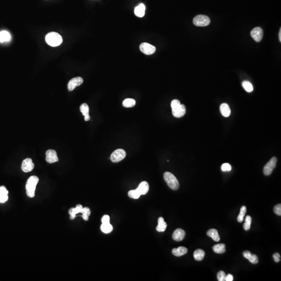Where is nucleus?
<instances>
[{"label":"nucleus","instance_id":"obj_20","mask_svg":"<svg viewBox=\"0 0 281 281\" xmlns=\"http://www.w3.org/2000/svg\"><path fill=\"white\" fill-rule=\"evenodd\" d=\"M8 192L5 186L0 187V203H4L8 200Z\"/></svg>","mask_w":281,"mask_h":281},{"label":"nucleus","instance_id":"obj_32","mask_svg":"<svg viewBox=\"0 0 281 281\" xmlns=\"http://www.w3.org/2000/svg\"><path fill=\"white\" fill-rule=\"evenodd\" d=\"M81 213L82 214V217L85 221H88L89 220V217L91 215V210L90 208L88 207H84L83 208Z\"/></svg>","mask_w":281,"mask_h":281},{"label":"nucleus","instance_id":"obj_6","mask_svg":"<svg viewBox=\"0 0 281 281\" xmlns=\"http://www.w3.org/2000/svg\"><path fill=\"white\" fill-rule=\"evenodd\" d=\"M126 153L123 149H117L115 150L110 156V159L113 162H118L125 157Z\"/></svg>","mask_w":281,"mask_h":281},{"label":"nucleus","instance_id":"obj_25","mask_svg":"<svg viewBox=\"0 0 281 281\" xmlns=\"http://www.w3.org/2000/svg\"><path fill=\"white\" fill-rule=\"evenodd\" d=\"M213 249L217 254H223L225 252V245L224 244H217L213 246Z\"/></svg>","mask_w":281,"mask_h":281},{"label":"nucleus","instance_id":"obj_37","mask_svg":"<svg viewBox=\"0 0 281 281\" xmlns=\"http://www.w3.org/2000/svg\"><path fill=\"white\" fill-rule=\"evenodd\" d=\"M101 222L102 223H110V218L108 215H104L101 218Z\"/></svg>","mask_w":281,"mask_h":281},{"label":"nucleus","instance_id":"obj_36","mask_svg":"<svg viewBox=\"0 0 281 281\" xmlns=\"http://www.w3.org/2000/svg\"><path fill=\"white\" fill-rule=\"evenodd\" d=\"M274 212L278 216H281V205L280 204L275 206L274 208Z\"/></svg>","mask_w":281,"mask_h":281},{"label":"nucleus","instance_id":"obj_9","mask_svg":"<svg viewBox=\"0 0 281 281\" xmlns=\"http://www.w3.org/2000/svg\"><path fill=\"white\" fill-rule=\"evenodd\" d=\"M83 82V79L80 77H77L72 78V79L69 81L67 87L69 91H71L74 90L77 86H80Z\"/></svg>","mask_w":281,"mask_h":281},{"label":"nucleus","instance_id":"obj_31","mask_svg":"<svg viewBox=\"0 0 281 281\" xmlns=\"http://www.w3.org/2000/svg\"><path fill=\"white\" fill-rule=\"evenodd\" d=\"M252 218L249 216H247L245 219V223L243 225V228L245 230L248 231L249 230L252 223Z\"/></svg>","mask_w":281,"mask_h":281},{"label":"nucleus","instance_id":"obj_11","mask_svg":"<svg viewBox=\"0 0 281 281\" xmlns=\"http://www.w3.org/2000/svg\"><path fill=\"white\" fill-rule=\"evenodd\" d=\"M46 161L50 164L57 162L59 161V158L57 156L56 152L53 150H47L46 152Z\"/></svg>","mask_w":281,"mask_h":281},{"label":"nucleus","instance_id":"obj_29","mask_svg":"<svg viewBox=\"0 0 281 281\" xmlns=\"http://www.w3.org/2000/svg\"><path fill=\"white\" fill-rule=\"evenodd\" d=\"M242 86H243L245 90L247 92H252L253 90V86L252 83L247 81H244L242 83Z\"/></svg>","mask_w":281,"mask_h":281},{"label":"nucleus","instance_id":"obj_23","mask_svg":"<svg viewBox=\"0 0 281 281\" xmlns=\"http://www.w3.org/2000/svg\"><path fill=\"white\" fill-rule=\"evenodd\" d=\"M220 111L224 117H228L230 115L231 109L229 106L226 103H223L221 105Z\"/></svg>","mask_w":281,"mask_h":281},{"label":"nucleus","instance_id":"obj_24","mask_svg":"<svg viewBox=\"0 0 281 281\" xmlns=\"http://www.w3.org/2000/svg\"><path fill=\"white\" fill-rule=\"evenodd\" d=\"M205 252L201 249H198L196 250L194 252L193 256L196 260L197 261H201L205 257Z\"/></svg>","mask_w":281,"mask_h":281},{"label":"nucleus","instance_id":"obj_5","mask_svg":"<svg viewBox=\"0 0 281 281\" xmlns=\"http://www.w3.org/2000/svg\"><path fill=\"white\" fill-rule=\"evenodd\" d=\"M210 20L208 16L204 15H199L194 17L193 23L198 27H205L209 25Z\"/></svg>","mask_w":281,"mask_h":281},{"label":"nucleus","instance_id":"obj_38","mask_svg":"<svg viewBox=\"0 0 281 281\" xmlns=\"http://www.w3.org/2000/svg\"><path fill=\"white\" fill-rule=\"evenodd\" d=\"M273 258L274 260L276 262H279L281 260V256L279 255V253H277V252L273 254Z\"/></svg>","mask_w":281,"mask_h":281},{"label":"nucleus","instance_id":"obj_40","mask_svg":"<svg viewBox=\"0 0 281 281\" xmlns=\"http://www.w3.org/2000/svg\"><path fill=\"white\" fill-rule=\"evenodd\" d=\"M279 41L281 42V29H280V30H279Z\"/></svg>","mask_w":281,"mask_h":281},{"label":"nucleus","instance_id":"obj_21","mask_svg":"<svg viewBox=\"0 0 281 281\" xmlns=\"http://www.w3.org/2000/svg\"><path fill=\"white\" fill-rule=\"evenodd\" d=\"M207 235L213 238V240L215 242H219L220 240V237L219 236L218 231L215 228H211L208 231L207 233Z\"/></svg>","mask_w":281,"mask_h":281},{"label":"nucleus","instance_id":"obj_2","mask_svg":"<svg viewBox=\"0 0 281 281\" xmlns=\"http://www.w3.org/2000/svg\"><path fill=\"white\" fill-rule=\"evenodd\" d=\"M38 182L39 178L37 176H31L28 179L26 185V189L27 195L28 197L30 198L35 197L36 186Z\"/></svg>","mask_w":281,"mask_h":281},{"label":"nucleus","instance_id":"obj_7","mask_svg":"<svg viewBox=\"0 0 281 281\" xmlns=\"http://www.w3.org/2000/svg\"><path fill=\"white\" fill-rule=\"evenodd\" d=\"M276 162L277 158L275 157H273L270 159L269 162L265 165L264 168V173L265 176H269L272 174L273 169L276 167Z\"/></svg>","mask_w":281,"mask_h":281},{"label":"nucleus","instance_id":"obj_13","mask_svg":"<svg viewBox=\"0 0 281 281\" xmlns=\"http://www.w3.org/2000/svg\"><path fill=\"white\" fill-rule=\"evenodd\" d=\"M186 236V232L181 228H177L174 231L172 238L174 240L180 242L183 240Z\"/></svg>","mask_w":281,"mask_h":281},{"label":"nucleus","instance_id":"obj_15","mask_svg":"<svg viewBox=\"0 0 281 281\" xmlns=\"http://www.w3.org/2000/svg\"><path fill=\"white\" fill-rule=\"evenodd\" d=\"M83 208V207L81 205H77L75 208H71L69 210V214L70 216V219H71V220L74 219L77 214L79 213H81Z\"/></svg>","mask_w":281,"mask_h":281},{"label":"nucleus","instance_id":"obj_33","mask_svg":"<svg viewBox=\"0 0 281 281\" xmlns=\"http://www.w3.org/2000/svg\"><path fill=\"white\" fill-rule=\"evenodd\" d=\"M128 195L129 197L133 199H138L140 197V194L139 193L137 189H133L131 190L128 192Z\"/></svg>","mask_w":281,"mask_h":281},{"label":"nucleus","instance_id":"obj_4","mask_svg":"<svg viewBox=\"0 0 281 281\" xmlns=\"http://www.w3.org/2000/svg\"><path fill=\"white\" fill-rule=\"evenodd\" d=\"M164 178L168 186L173 190H177L179 188V183L176 177L169 172H166Z\"/></svg>","mask_w":281,"mask_h":281},{"label":"nucleus","instance_id":"obj_1","mask_svg":"<svg viewBox=\"0 0 281 281\" xmlns=\"http://www.w3.org/2000/svg\"><path fill=\"white\" fill-rule=\"evenodd\" d=\"M172 114L176 118L183 117L186 113V108L184 105H182L178 100H174L171 103Z\"/></svg>","mask_w":281,"mask_h":281},{"label":"nucleus","instance_id":"obj_3","mask_svg":"<svg viewBox=\"0 0 281 281\" xmlns=\"http://www.w3.org/2000/svg\"><path fill=\"white\" fill-rule=\"evenodd\" d=\"M47 43L51 47H57L62 43V39L59 33L54 32L48 33L45 37Z\"/></svg>","mask_w":281,"mask_h":281},{"label":"nucleus","instance_id":"obj_18","mask_svg":"<svg viewBox=\"0 0 281 281\" xmlns=\"http://www.w3.org/2000/svg\"><path fill=\"white\" fill-rule=\"evenodd\" d=\"M145 13V6L144 4L141 3L137 6L134 9V14L139 17H143Z\"/></svg>","mask_w":281,"mask_h":281},{"label":"nucleus","instance_id":"obj_27","mask_svg":"<svg viewBox=\"0 0 281 281\" xmlns=\"http://www.w3.org/2000/svg\"><path fill=\"white\" fill-rule=\"evenodd\" d=\"M101 230L103 232L107 234L111 232L113 230V227L110 223H102L101 226Z\"/></svg>","mask_w":281,"mask_h":281},{"label":"nucleus","instance_id":"obj_26","mask_svg":"<svg viewBox=\"0 0 281 281\" xmlns=\"http://www.w3.org/2000/svg\"><path fill=\"white\" fill-rule=\"evenodd\" d=\"M11 38L10 33L7 31L0 32V42H4L10 41Z\"/></svg>","mask_w":281,"mask_h":281},{"label":"nucleus","instance_id":"obj_14","mask_svg":"<svg viewBox=\"0 0 281 281\" xmlns=\"http://www.w3.org/2000/svg\"><path fill=\"white\" fill-rule=\"evenodd\" d=\"M243 256L248 259L252 264H256L258 262V258L255 254H252L250 252L246 250L243 252Z\"/></svg>","mask_w":281,"mask_h":281},{"label":"nucleus","instance_id":"obj_12","mask_svg":"<svg viewBox=\"0 0 281 281\" xmlns=\"http://www.w3.org/2000/svg\"><path fill=\"white\" fill-rule=\"evenodd\" d=\"M250 35L255 41L259 42L260 41H261L262 37H263V30L261 28L259 27L255 28L254 29L252 30Z\"/></svg>","mask_w":281,"mask_h":281},{"label":"nucleus","instance_id":"obj_19","mask_svg":"<svg viewBox=\"0 0 281 281\" xmlns=\"http://www.w3.org/2000/svg\"><path fill=\"white\" fill-rule=\"evenodd\" d=\"M187 252V249L183 246H181L178 247V248H174L172 250V254L177 257H180V256L184 255Z\"/></svg>","mask_w":281,"mask_h":281},{"label":"nucleus","instance_id":"obj_17","mask_svg":"<svg viewBox=\"0 0 281 281\" xmlns=\"http://www.w3.org/2000/svg\"><path fill=\"white\" fill-rule=\"evenodd\" d=\"M80 111L84 116L85 121H88L90 120V117L89 115V106L86 103L82 104L80 106Z\"/></svg>","mask_w":281,"mask_h":281},{"label":"nucleus","instance_id":"obj_28","mask_svg":"<svg viewBox=\"0 0 281 281\" xmlns=\"http://www.w3.org/2000/svg\"><path fill=\"white\" fill-rule=\"evenodd\" d=\"M136 101L132 98H126L122 102V105L125 107H132L134 106Z\"/></svg>","mask_w":281,"mask_h":281},{"label":"nucleus","instance_id":"obj_16","mask_svg":"<svg viewBox=\"0 0 281 281\" xmlns=\"http://www.w3.org/2000/svg\"><path fill=\"white\" fill-rule=\"evenodd\" d=\"M149 189L150 187L148 183L146 181H143L139 184V186L137 189L140 195H142L147 194L149 191Z\"/></svg>","mask_w":281,"mask_h":281},{"label":"nucleus","instance_id":"obj_30","mask_svg":"<svg viewBox=\"0 0 281 281\" xmlns=\"http://www.w3.org/2000/svg\"><path fill=\"white\" fill-rule=\"evenodd\" d=\"M246 207L245 206H243L241 207L240 210V213H239L238 215V217H237V221H238L239 222H242L243 221V220H244V216L245 215V213H246Z\"/></svg>","mask_w":281,"mask_h":281},{"label":"nucleus","instance_id":"obj_39","mask_svg":"<svg viewBox=\"0 0 281 281\" xmlns=\"http://www.w3.org/2000/svg\"><path fill=\"white\" fill-rule=\"evenodd\" d=\"M225 281H233V276L232 274H228V275H226L225 276Z\"/></svg>","mask_w":281,"mask_h":281},{"label":"nucleus","instance_id":"obj_35","mask_svg":"<svg viewBox=\"0 0 281 281\" xmlns=\"http://www.w3.org/2000/svg\"><path fill=\"white\" fill-rule=\"evenodd\" d=\"M231 169V166L228 163L223 164L221 166V170H222L223 171H230Z\"/></svg>","mask_w":281,"mask_h":281},{"label":"nucleus","instance_id":"obj_8","mask_svg":"<svg viewBox=\"0 0 281 281\" xmlns=\"http://www.w3.org/2000/svg\"><path fill=\"white\" fill-rule=\"evenodd\" d=\"M140 51L146 55L154 54L156 51V47L148 43H142L140 45Z\"/></svg>","mask_w":281,"mask_h":281},{"label":"nucleus","instance_id":"obj_34","mask_svg":"<svg viewBox=\"0 0 281 281\" xmlns=\"http://www.w3.org/2000/svg\"><path fill=\"white\" fill-rule=\"evenodd\" d=\"M226 274L225 272L223 271H220L217 274V278L219 281H225V279Z\"/></svg>","mask_w":281,"mask_h":281},{"label":"nucleus","instance_id":"obj_22","mask_svg":"<svg viewBox=\"0 0 281 281\" xmlns=\"http://www.w3.org/2000/svg\"><path fill=\"white\" fill-rule=\"evenodd\" d=\"M158 225L156 227V230L159 232H162L166 230L167 225L164 221V218L162 217H160L158 218Z\"/></svg>","mask_w":281,"mask_h":281},{"label":"nucleus","instance_id":"obj_10","mask_svg":"<svg viewBox=\"0 0 281 281\" xmlns=\"http://www.w3.org/2000/svg\"><path fill=\"white\" fill-rule=\"evenodd\" d=\"M35 165L31 158H28L23 160L22 162V169L25 172H29L33 170Z\"/></svg>","mask_w":281,"mask_h":281}]
</instances>
